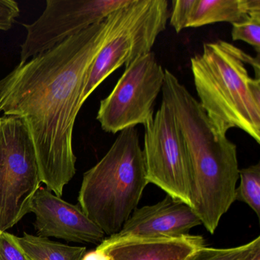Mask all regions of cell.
<instances>
[{"label":"cell","instance_id":"8992f818","mask_svg":"<svg viewBox=\"0 0 260 260\" xmlns=\"http://www.w3.org/2000/svg\"><path fill=\"white\" fill-rule=\"evenodd\" d=\"M42 178L32 138L24 120L0 118V233L30 213Z\"/></svg>","mask_w":260,"mask_h":260},{"label":"cell","instance_id":"5b68a950","mask_svg":"<svg viewBox=\"0 0 260 260\" xmlns=\"http://www.w3.org/2000/svg\"><path fill=\"white\" fill-rule=\"evenodd\" d=\"M169 18L167 0H130L118 10L112 36L91 66L83 91V104L114 71L152 51Z\"/></svg>","mask_w":260,"mask_h":260},{"label":"cell","instance_id":"ba28073f","mask_svg":"<svg viewBox=\"0 0 260 260\" xmlns=\"http://www.w3.org/2000/svg\"><path fill=\"white\" fill-rule=\"evenodd\" d=\"M144 127L142 150L149 183L191 206L189 156L174 115L165 102Z\"/></svg>","mask_w":260,"mask_h":260},{"label":"cell","instance_id":"52a82bcc","mask_svg":"<svg viewBox=\"0 0 260 260\" xmlns=\"http://www.w3.org/2000/svg\"><path fill=\"white\" fill-rule=\"evenodd\" d=\"M164 80L165 70L153 51L127 65L112 92L100 102L96 119L102 129L116 134L151 122Z\"/></svg>","mask_w":260,"mask_h":260},{"label":"cell","instance_id":"7a4b0ae2","mask_svg":"<svg viewBox=\"0 0 260 260\" xmlns=\"http://www.w3.org/2000/svg\"><path fill=\"white\" fill-rule=\"evenodd\" d=\"M162 92V101L173 112L188 150L191 208L213 234L236 201L240 171L237 146L216 132L199 101L167 69Z\"/></svg>","mask_w":260,"mask_h":260},{"label":"cell","instance_id":"9c48e42d","mask_svg":"<svg viewBox=\"0 0 260 260\" xmlns=\"http://www.w3.org/2000/svg\"><path fill=\"white\" fill-rule=\"evenodd\" d=\"M129 2L130 0H47L40 17L33 23L23 25L27 34L21 45L19 63L102 23Z\"/></svg>","mask_w":260,"mask_h":260},{"label":"cell","instance_id":"ac0fdd59","mask_svg":"<svg viewBox=\"0 0 260 260\" xmlns=\"http://www.w3.org/2000/svg\"><path fill=\"white\" fill-rule=\"evenodd\" d=\"M196 0H174L172 2L170 23L177 33L188 28L190 14Z\"/></svg>","mask_w":260,"mask_h":260},{"label":"cell","instance_id":"e0dca14e","mask_svg":"<svg viewBox=\"0 0 260 260\" xmlns=\"http://www.w3.org/2000/svg\"><path fill=\"white\" fill-rule=\"evenodd\" d=\"M232 40L242 41L251 45L259 55L260 11L254 12L243 22L233 24Z\"/></svg>","mask_w":260,"mask_h":260},{"label":"cell","instance_id":"6da1fadb","mask_svg":"<svg viewBox=\"0 0 260 260\" xmlns=\"http://www.w3.org/2000/svg\"><path fill=\"white\" fill-rule=\"evenodd\" d=\"M118 10L102 23L19 63L0 80V112L24 120L34 143L42 182L58 197L76 174V118L91 66L112 36Z\"/></svg>","mask_w":260,"mask_h":260},{"label":"cell","instance_id":"8fae6325","mask_svg":"<svg viewBox=\"0 0 260 260\" xmlns=\"http://www.w3.org/2000/svg\"><path fill=\"white\" fill-rule=\"evenodd\" d=\"M202 224L188 204L167 194L155 205L136 208L118 234L112 237H179Z\"/></svg>","mask_w":260,"mask_h":260},{"label":"cell","instance_id":"30bf717a","mask_svg":"<svg viewBox=\"0 0 260 260\" xmlns=\"http://www.w3.org/2000/svg\"><path fill=\"white\" fill-rule=\"evenodd\" d=\"M36 215L35 228L41 237L67 242L100 245L106 239L103 230L83 211L41 186L33 197L30 213Z\"/></svg>","mask_w":260,"mask_h":260},{"label":"cell","instance_id":"d6986e66","mask_svg":"<svg viewBox=\"0 0 260 260\" xmlns=\"http://www.w3.org/2000/svg\"><path fill=\"white\" fill-rule=\"evenodd\" d=\"M0 260H30L16 240V236L0 233Z\"/></svg>","mask_w":260,"mask_h":260},{"label":"cell","instance_id":"2e32d148","mask_svg":"<svg viewBox=\"0 0 260 260\" xmlns=\"http://www.w3.org/2000/svg\"><path fill=\"white\" fill-rule=\"evenodd\" d=\"M240 185L236 188V201L246 204L260 217V164L239 171Z\"/></svg>","mask_w":260,"mask_h":260},{"label":"cell","instance_id":"3957f363","mask_svg":"<svg viewBox=\"0 0 260 260\" xmlns=\"http://www.w3.org/2000/svg\"><path fill=\"white\" fill-rule=\"evenodd\" d=\"M259 55L225 41L203 45L191 58L199 103L216 132L240 129L260 143Z\"/></svg>","mask_w":260,"mask_h":260},{"label":"cell","instance_id":"5bb4252c","mask_svg":"<svg viewBox=\"0 0 260 260\" xmlns=\"http://www.w3.org/2000/svg\"><path fill=\"white\" fill-rule=\"evenodd\" d=\"M16 240L30 260H82L86 252V247L69 246L25 232L22 237L16 236Z\"/></svg>","mask_w":260,"mask_h":260},{"label":"cell","instance_id":"277c9868","mask_svg":"<svg viewBox=\"0 0 260 260\" xmlns=\"http://www.w3.org/2000/svg\"><path fill=\"white\" fill-rule=\"evenodd\" d=\"M135 127L121 131L107 153L83 175L79 205L111 237L121 231L148 185Z\"/></svg>","mask_w":260,"mask_h":260},{"label":"cell","instance_id":"4fadbf2b","mask_svg":"<svg viewBox=\"0 0 260 260\" xmlns=\"http://www.w3.org/2000/svg\"><path fill=\"white\" fill-rule=\"evenodd\" d=\"M256 11H260V0H196L188 28L217 22L233 25L243 22Z\"/></svg>","mask_w":260,"mask_h":260},{"label":"cell","instance_id":"7c38bea8","mask_svg":"<svg viewBox=\"0 0 260 260\" xmlns=\"http://www.w3.org/2000/svg\"><path fill=\"white\" fill-rule=\"evenodd\" d=\"M206 246L198 235L179 237H107L97 247L109 255V260H186Z\"/></svg>","mask_w":260,"mask_h":260},{"label":"cell","instance_id":"9a60e30c","mask_svg":"<svg viewBox=\"0 0 260 260\" xmlns=\"http://www.w3.org/2000/svg\"><path fill=\"white\" fill-rule=\"evenodd\" d=\"M186 260H260V237L235 247L205 246L196 250Z\"/></svg>","mask_w":260,"mask_h":260},{"label":"cell","instance_id":"ffe728a7","mask_svg":"<svg viewBox=\"0 0 260 260\" xmlns=\"http://www.w3.org/2000/svg\"><path fill=\"white\" fill-rule=\"evenodd\" d=\"M20 15L19 4L13 0H0V31H8Z\"/></svg>","mask_w":260,"mask_h":260}]
</instances>
